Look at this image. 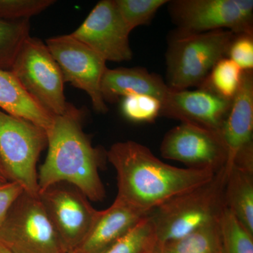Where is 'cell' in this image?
Segmentation results:
<instances>
[{"label":"cell","instance_id":"obj_27","mask_svg":"<svg viewBox=\"0 0 253 253\" xmlns=\"http://www.w3.org/2000/svg\"><path fill=\"white\" fill-rule=\"evenodd\" d=\"M226 57L234 61L243 71H253V35H236L231 42Z\"/></svg>","mask_w":253,"mask_h":253},{"label":"cell","instance_id":"obj_21","mask_svg":"<svg viewBox=\"0 0 253 253\" xmlns=\"http://www.w3.org/2000/svg\"><path fill=\"white\" fill-rule=\"evenodd\" d=\"M30 19L0 18V69L11 71L21 46L30 37Z\"/></svg>","mask_w":253,"mask_h":253},{"label":"cell","instance_id":"obj_6","mask_svg":"<svg viewBox=\"0 0 253 253\" xmlns=\"http://www.w3.org/2000/svg\"><path fill=\"white\" fill-rule=\"evenodd\" d=\"M168 4L177 27L174 35L227 30L253 36V0H173Z\"/></svg>","mask_w":253,"mask_h":253},{"label":"cell","instance_id":"obj_23","mask_svg":"<svg viewBox=\"0 0 253 253\" xmlns=\"http://www.w3.org/2000/svg\"><path fill=\"white\" fill-rule=\"evenodd\" d=\"M244 71L229 58H223L212 68L204 85L224 99H234Z\"/></svg>","mask_w":253,"mask_h":253},{"label":"cell","instance_id":"obj_19","mask_svg":"<svg viewBox=\"0 0 253 253\" xmlns=\"http://www.w3.org/2000/svg\"><path fill=\"white\" fill-rule=\"evenodd\" d=\"M158 253H221L219 221L161 245Z\"/></svg>","mask_w":253,"mask_h":253},{"label":"cell","instance_id":"obj_26","mask_svg":"<svg viewBox=\"0 0 253 253\" xmlns=\"http://www.w3.org/2000/svg\"><path fill=\"white\" fill-rule=\"evenodd\" d=\"M54 3V0H0V18L7 21L30 19Z\"/></svg>","mask_w":253,"mask_h":253},{"label":"cell","instance_id":"obj_16","mask_svg":"<svg viewBox=\"0 0 253 253\" xmlns=\"http://www.w3.org/2000/svg\"><path fill=\"white\" fill-rule=\"evenodd\" d=\"M170 89L162 78L138 67L107 68L101 83V95L106 103L117 102L129 95L146 94L162 104Z\"/></svg>","mask_w":253,"mask_h":253},{"label":"cell","instance_id":"obj_29","mask_svg":"<svg viewBox=\"0 0 253 253\" xmlns=\"http://www.w3.org/2000/svg\"><path fill=\"white\" fill-rule=\"evenodd\" d=\"M9 181H11L9 180V177H8L4 168H3L2 165H1V161H0V185L6 184V183L9 182Z\"/></svg>","mask_w":253,"mask_h":253},{"label":"cell","instance_id":"obj_22","mask_svg":"<svg viewBox=\"0 0 253 253\" xmlns=\"http://www.w3.org/2000/svg\"><path fill=\"white\" fill-rule=\"evenodd\" d=\"M221 253H253V234H251L227 209L219 220Z\"/></svg>","mask_w":253,"mask_h":253},{"label":"cell","instance_id":"obj_18","mask_svg":"<svg viewBox=\"0 0 253 253\" xmlns=\"http://www.w3.org/2000/svg\"><path fill=\"white\" fill-rule=\"evenodd\" d=\"M226 175L224 206L253 234V171L234 168Z\"/></svg>","mask_w":253,"mask_h":253},{"label":"cell","instance_id":"obj_4","mask_svg":"<svg viewBox=\"0 0 253 253\" xmlns=\"http://www.w3.org/2000/svg\"><path fill=\"white\" fill-rule=\"evenodd\" d=\"M236 35L227 30L171 38L166 51V84L174 90L204 85L218 61L227 56Z\"/></svg>","mask_w":253,"mask_h":253},{"label":"cell","instance_id":"obj_9","mask_svg":"<svg viewBox=\"0 0 253 253\" xmlns=\"http://www.w3.org/2000/svg\"><path fill=\"white\" fill-rule=\"evenodd\" d=\"M58 63L65 83L85 91L94 111H109L101 92V83L107 69L103 58L71 34L52 37L45 42Z\"/></svg>","mask_w":253,"mask_h":253},{"label":"cell","instance_id":"obj_20","mask_svg":"<svg viewBox=\"0 0 253 253\" xmlns=\"http://www.w3.org/2000/svg\"><path fill=\"white\" fill-rule=\"evenodd\" d=\"M158 248L156 229L149 214L101 253H153Z\"/></svg>","mask_w":253,"mask_h":253},{"label":"cell","instance_id":"obj_5","mask_svg":"<svg viewBox=\"0 0 253 253\" xmlns=\"http://www.w3.org/2000/svg\"><path fill=\"white\" fill-rule=\"evenodd\" d=\"M46 146L44 129L0 110V161L9 180L33 196H39L37 163Z\"/></svg>","mask_w":253,"mask_h":253},{"label":"cell","instance_id":"obj_32","mask_svg":"<svg viewBox=\"0 0 253 253\" xmlns=\"http://www.w3.org/2000/svg\"></svg>","mask_w":253,"mask_h":253},{"label":"cell","instance_id":"obj_12","mask_svg":"<svg viewBox=\"0 0 253 253\" xmlns=\"http://www.w3.org/2000/svg\"><path fill=\"white\" fill-rule=\"evenodd\" d=\"M131 32L121 17L115 0H102L71 35L105 61L123 62L133 57L129 41Z\"/></svg>","mask_w":253,"mask_h":253},{"label":"cell","instance_id":"obj_24","mask_svg":"<svg viewBox=\"0 0 253 253\" xmlns=\"http://www.w3.org/2000/svg\"><path fill=\"white\" fill-rule=\"evenodd\" d=\"M167 0H115L121 17L131 31L149 24L160 8Z\"/></svg>","mask_w":253,"mask_h":253},{"label":"cell","instance_id":"obj_2","mask_svg":"<svg viewBox=\"0 0 253 253\" xmlns=\"http://www.w3.org/2000/svg\"><path fill=\"white\" fill-rule=\"evenodd\" d=\"M83 113L68 103L62 115L55 116L47 135L48 153L38 172L39 194L48 188L67 183L93 202L106 198L99 175L101 150L93 147L83 129Z\"/></svg>","mask_w":253,"mask_h":253},{"label":"cell","instance_id":"obj_25","mask_svg":"<svg viewBox=\"0 0 253 253\" xmlns=\"http://www.w3.org/2000/svg\"><path fill=\"white\" fill-rule=\"evenodd\" d=\"M162 104L154 96L146 94H132L123 97L121 109L126 119L131 122H154L161 116Z\"/></svg>","mask_w":253,"mask_h":253},{"label":"cell","instance_id":"obj_3","mask_svg":"<svg viewBox=\"0 0 253 253\" xmlns=\"http://www.w3.org/2000/svg\"><path fill=\"white\" fill-rule=\"evenodd\" d=\"M226 178L223 168L208 182L178 195L149 213L158 247L219 221L225 208Z\"/></svg>","mask_w":253,"mask_h":253},{"label":"cell","instance_id":"obj_15","mask_svg":"<svg viewBox=\"0 0 253 253\" xmlns=\"http://www.w3.org/2000/svg\"><path fill=\"white\" fill-rule=\"evenodd\" d=\"M149 214L116 197L107 209L98 211L85 238L73 253L104 252Z\"/></svg>","mask_w":253,"mask_h":253},{"label":"cell","instance_id":"obj_1","mask_svg":"<svg viewBox=\"0 0 253 253\" xmlns=\"http://www.w3.org/2000/svg\"><path fill=\"white\" fill-rule=\"evenodd\" d=\"M106 158L117 174L116 197L149 213L208 182L217 173L170 166L134 141L113 144Z\"/></svg>","mask_w":253,"mask_h":253},{"label":"cell","instance_id":"obj_13","mask_svg":"<svg viewBox=\"0 0 253 253\" xmlns=\"http://www.w3.org/2000/svg\"><path fill=\"white\" fill-rule=\"evenodd\" d=\"M220 135L226 151V174L234 168L253 171V71L243 72Z\"/></svg>","mask_w":253,"mask_h":253},{"label":"cell","instance_id":"obj_8","mask_svg":"<svg viewBox=\"0 0 253 253\" xmlns=\"http://www.w3.org/2000/svg\"><path fill=\"white\" fill-rule=\"evenodd\" d=\"M11 71L28 94L51 116L64 113L68 103L63 74L42 41L30 36L21 46Z\"/></svg>","mask_w":253,"mask_h":253},{"label":"cell","instance_id":"obj_30","mask_svg":"<svg viewBox=\"0 0 253 253\" xmlns=\"http://www.w3.org/2000/svg\"><path fill=\"white\" fill-rule=\"evenodd\" d=\"M0 253H12L7 248L5 247L4 245L0 243Z\"/></svg>","mask_w":253,"mask_h":253},{"label":"cell","instance_id":"obj_17","mask_svg":"<svg viewBox=\"0 0 253 253\" xmlns=\"http://www.w3.org/2000/svg\"><path fill=\"white\" fill-rule=\"evenodd\" d=\"M0 109L11 116L33 123L46 131L54 116L41 107L28 94L11 71L0 69Z\"/></svg>","mask_w":253,"mask_h":253},{"label":"cell","instance_id":"obj_11","mask_svg":"<svg viewBox=\"0 0 253 253\" xmlns=\"http://www.w3.org/2000/svg\"><path fill=\"white\" fill-rule=\"evenodd\" d=\"M160 151L166 159L191 169L216 173L225 167L226 151L220 134L188 123L168 131Z\"/></svg>","mask_w":253,"mask_h":253},{"label":"cell","instance_id":"obj_7","mask_svg":"<svg viewBox=\"0 0 253 253\" xmlns=\"http://www.w3.org/2000/svg\"><path fill=\"white\" fill-rule=\"evenodd\" d=\"M0 243L12 253H68L39 196L25 191L0 227Z\"/></svg>","mask_w":253,"mask_h":253},{"label":"cell","instance_id":"obj_10","mask_svg":"<svg viewBox=\"0 0 253 253\" xmlns=\"http://www.w3.org/2000/svg\"><path fill=\"white\" fill-rule=\"evenodd\" d=\"M67 253L76 251L90 229L96 211L74 186L59 183L39 194Z\"/></svg>","mask_w":253,"mask_h":253},{"label":"cell","instance_id":"obj_14","mask_svg":"<svg viewBox=\"0 0 253 253\" xmlns=\"http://www.w3.org/2000/svg\"><path fill=\"white\" fill-rule=\"evenodd\" d=\"M231 104L206 86L196 90L171 89L161 104V116L220 134Z\"/></svg>","mask_w":253,"mask_h":253},{"label":"cell","instance_id":"obj_31","mask_svg":"<svg viewBox=\"0 0 253 253\" xmlns=\"http://www.w3.org/2000/svg\"><path fill=\"white\" fill-rule=\"evenodd\" d=\"M153 253H158V251H156V252Z\"/></svg>","mask_w":253,"mask_h":253},{"label":"cell","instance_id":"obj_28","mask_svg":"<svg viewBox=\"0 0 253 253\" xmlns=\"http://www.w3.org/2000/svg\"><path fill=\"white\" fill-rule=\"evenodd\" d=\"M22 186L15 181L0 185V227L6 219L13 205L23 194Z\"/></svg>","mask_w":253,"mask_h":253}]
</instances>
